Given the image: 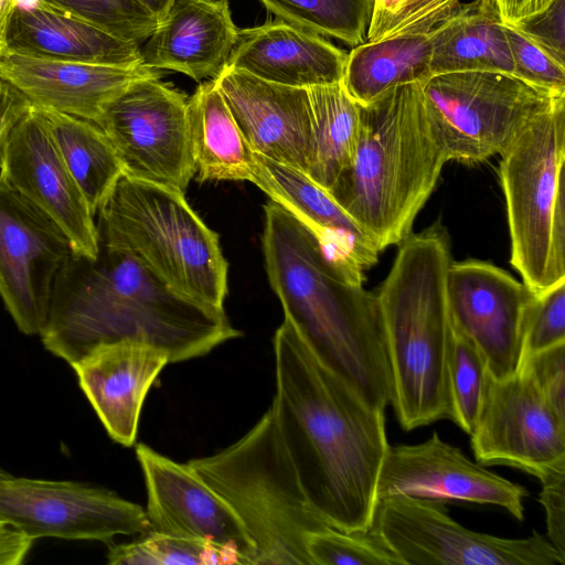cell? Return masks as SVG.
I'll use <instances>...</instances> for the list:
<instances>
[{"instance_id": "obj_1", "label": "cell", "mask_w": 565, "mask_h": 565, "mask_svg": "<svg viewBox=\"0 0 565 565\" xmlns=\"http://www.w3.org/2000/svg\"><path fill=\"white\" fill-rule=\"evenodd\" d=\"M277 425L315 512L331 527L369 531L388 441L384 411L327 367L284 319L273 338Z\"/></svg>"}, {"instance_id": "obj_2", "label": "cell", "mask_w": 565, "mask_h": 565, "mask_svg": "<svg viewBox=\"0 0 565 565\" xmlns=\"http://www.w3.org/2000/svg\"><path fill=\"white\" fill-rule=\"evenodd\" d=\"M40 335L72 365L96 345L125 339L159 347L178 363L242 333L224 308L180 296L129 254L98 241L96 257L74 252L58 270Z\"/></svg>"}, {"instance_id": "obj_3", "label": "cell", "mask_w": 565, "mask_h": 565, "mask_svg": "<svg viewBox=\"0 0 565 565\" xmlns=\"http://www.w3.org/2000/svg\"><path fill=\"white\" fill-rule=\"evenodd\" d=\"M264 212L265 267L285 319L327 367L385 411L393 384L376 294L288 210L269 200Z\"/></svg>"}, {"instance_id": "obj_4", "label": "cell", "mask_w": 565, "mask_h": 565, "mask_svg": "<svg viewBox=\"0 0 565 565\" xmlns=\"http://www.w3.org/2000/svg\"><path fill=\"white\" fill-rule=\"evenodd\" d=\"M422 83L395 87L360 105L353 157L328 191L381 252L412 233L448 161Z\"/></svg>"}, {"instance_id": "obj_5", "label": "cell", "mask_w": 565, "mask_h": 565, "mask_svg": "<svg viewBox=\"0 0 565 565\" xmlns=\"http://www.w3.org/2000/svg\"><path fill=\"white\" fill-rule=\"evenodd\" d=\"M451 263L450 239L441 225L411 233L398 244L376 294L392 375L391 404L405 430L450 416Z\"/></svg>"}, {"instance_id": "obj_6", "label": "cell", "mask_w": 565, "mask_h": 565, "mask_svg": "<svg viewBox=\"0 0 565 565\" xmlns=\"http://www.w3.org/2000/svg\"><path fill=\"white\" fill-rule=\"evenodd\" d=\"M97 214L99 242L129 254L180 296L224 308L228 265L218 235L183 192L124 174Z\"/></svg>"}, {"instance_id": "obj_7", "label": "cell", "mask_w": 565, "mask_h": 565, "mask_svg": "<svg viewBox=\"0 0 565 565\" xmlns=\"http://www.w3.org/2000/svg\"><path fill=\"white\" fill-rule=\"evenodd\" d=\"M188 462L243 522L254 565H312L306 536L329 525L305 494L271 406L238 440Z\"/></svg>"}, {"instance_id": "obj_8", "label": "cell", "mask_w": 565, "mask_h": 565, "mask_svg": "<svg viewBox=\"0 0 565 565\" xmlns=\"http://www.w3.org/2000/svg\"><path fill=\"white\" fill-rule=\"evenodd\" d=\"M511 265L534 294L565 280V97L500 153Z\"/></svg>"}, {"instance_id": "obj_9", "label": "cell", "mask_w": 565, "mask_h": 565, "mask_svg": "<svg viewBox=\"0 0 565 565\" xmlns=\"http://www.w3.org/2000/svg\"><path fill=\"white\" fill-rule=\"evenodd\" d=\"M427 111L447 160L484 161L503 152L565 93L502 72L433 75L422 83Z\"/></svg>"}, {"instance_id": "obj_10", "label": "cell", "mask_w": 565, "mask_h": 565, "mask_svg": "<svg viewBox=\"0 0 565 565\" xmlns=\"http://www.w3.org/2000/svg\"><path fill=\"white\" fill-rule=\"evenodd\" d=\"M370 530L402 565H565L544 535L503 539L462 526L443 500L405 494L377 501Z\"/></svg>"}, {"instance_id": "obj_11", "label": "cell", "mask_w": 565, "mask_h": 565, "mask_svg": "<svg viewBox=\"0 0 565 565\" xmlns=\"http://www.w3.org/2000/svg\"><path fill=\"white\" fill-rule=\"evenodd\" d=\"M188 99L151 76L135 81L107 106L97 125L111 142L125 175L184 193L195 174Z\"/></svg>"}, {"instance_id": "obj_12", "label": "cell", "mask_w": 565, "mask_h": 565, "mask_svg": "<svg viewBox=\"0 0 565 565\" xmlns=\"http://www.w3.org/2000/svg\"><path fill=\"white\" fill-rule=\"evenodd\" d=\"M0 519L32 539L113 542L149 531L146 510L117 493L75 481L17 477L0 468Z\"/></svg>"}, {"instance_id": "obj_13", "label": "cell", "mask_w": 565, "mask_h": 565, "mask_svg": "<svg viewBox=\"0 0 565 565\" xmlns=\"http://www.w3.org/2000/svg\"><path fill=\"white\" fill-rule=\"evenodd\" d=\"M74 253L66 233L0 177V296L21 332H42L54 279Z\"/></svg>"}, {"instance_id": "obj_14", "label": "cell", "mask_w": 565, "mask_h": 565, "mask_svg": "<svg viewBox=\"0 0 565 565\" xmlns=\"http://www.w3.org/2000/svg\"><path fill=\"white\" fill-rule=\"evenodd\" d=\"M470 436L473 455L483 466H511L537 479L565 466V420L523 364L508 377L490 376Z\"/></svg>"}, {"instance_id": "obj_15", "label": "cell", "mask_w": 565, "mask_h": 565, "mask_svg": "<svg viewBox=\"0 0 565 565\" xmlns=\"http://www.w3.org/2000/svg\"><path fill=\"white\" fill-rule=\"evenodd\" d=\"M534 296L490 263H451L447 298L452 327L478 349L491 377L500 380L518 371Z\"/></svg>"}, {"instance_id": "obj_16", "label": "cell", "mask_w": 565, "mask_h": 565, "mask_svg": "<svg viewBox=\"0 0 565 565\" xmlns=\"http://www.w3.org/2000/svg\"><path fill=\"white\" fill-rule=\"evenodd\" d=\"M136 456L147 490L149 531L235 550L254 565L256 547L243 522L191 466L139 443Z\"/></svg>"}, {"instance_id": "obj_17", "label": "cell", "mask_w": 565, "mask_h": 565, "mask_svg": "<svg viewBox=\"0 0 565 565\" xmlns=\"http://www.w3.org/2000/svg\"><path fill=\"white\" fill-rule=\"evenodd\" d=\"M398 494L497 505L522 521L529 492L471 461L434 431L419 444L388 445L379 472L377 501Z\"/></svg>"}, {"instance_id": "obj_18", "label": "cell", "mask_w": 565, "mask_h": 565, "mask_svg": "<svg viewBox=\"0 0 565 565\" xmlns=\"http://www.w3.org/2000/svg\"><path fill=\"white\" fill-rule=\"evenodd\" d=\"M0 177L60 225L74 252L96 257L94 215L33 104L9 134Z\"/></svg>"}, {"instance_id": "obj_19", "label": "cell", "mask_w": 565, "mask_h": 565, "mask_svg": "<svg viewBox=\"0 0 565 565\" xmlns=\"http://www.w3.org/2000/svg\"><path fill=\"white\" fill-rule=\"evenodd\" d=\"M214 82L252 151L306 173L311 141L307 88L267 82L231 67Z\"/></svg>"}, {"instance_id": "obj_20", "label": "cell", "mask_w": 565, "mask_h": 565, "mask_svg": "<svg viewBox=\"0 0 565 565\" xmlns=\"http://www.w3.org/2000/svg\"><path fill=\"white\" fill-rule=\"evenodd\" d=\"M158 76L143 64L116 66L8 53L0 79L33 105L98 124L107 106L135 81Z\"/></svg>"}, {"instance_id": "obj_21", "label": "cell", "mask_w": 565, "mask_h": 565, "mask_svg": "<svg viewBox=\"0 0 565 565\" xmlns=\"http://www.w3.org/2000/svg\"><path fill=\"white\" fill-rule=\"evenodd\" d=\"M169 363L163 349L125 339L94 347L71 366L109 437L131 447L146 396Z\"/></svg>"}, {"instance_id": "obj_22", "label": "cell", "mask_w": 565, "mask_h": 565, "mask_svg": "<svg viewBox=\"0 0 565 565\" xmlns=\"http://www.w3.org/2000/svg\"><path fill=\"white\" fill-rule=\"evenodd\" d=\"M348 52L282 20L238 29L226 67L300 88L339 83Z\"/></svg>"}, {"instance_id": "obj_23", "label": "cell", "mask_w": 565, "mask_h": 565, "mask_svg": "<svg viewBox=\"0 0 565 565\" xmlns=\"http://www.w3.org/2000/svg\"><path fill=\"white\" fill-rule=\"evenodd\" d=\"M237 30L227 0H172L140 49L142 64L214 79L227 65Z\"/></svg>"}, {"instance_id": "obj_24", "label": "cell", "mask_w": 565, "mask_h": 565, "mask_svg": "<svg viewBox=\"0 0 565 565\" xmlns=\"http://www.w3.org/2000/svg\"><path fill=\"white\" fill-rule=\"evenodd\" d=\"M253 183L270 200L307 224L341 266L353 274L377 262L375 242L338 204L332 195L303 171L254 152Z\"/></svg>"}, {"instance_id": "obj_25", "label": "cell", "mask_w": 565, "mask_h": 565, "mask_svg": "<svg viewBox=\"0 0 565 565\" xmlns=\"http://www.w3.org/2000/svg\"><path fill=\"white\" fill-rule=\"evenodd\" d=\"M93 64H142L140 46L121 40L50 4L38 10L14 9L9 53Z\"/></svg>"}, {"instance_id": "obj_26", "label": "cell", "mask_w": 565, "mask_h": 565, "mask_svg": "<svg viewBox=\"0 0 565 565\" xmlns=\"http://www.w3.org/2000/svg\"><path fill=\"white\" fill-rule=\"evenodd\" d=\"M430 76L470 71L514 75V64L504 23L484 0L460 3L429 31Z\"/></svg>"}, {"instance_id": "obj_27", "label": "cell", "mask_w": 565, "mask_h": 565, "mask_svg": "<svg viewBox=\"0 0 565 565\" xmlns=\"http://www.w3.org/2000/svg\"><path fill=\"white\" fill-rule=\"evenodd\" d=\"M188 131L199 181H253L254 152L214 79L201 83L189 97Z\"/></svg>"}, {"instance_id": "obj_28", "label": "cell", "mask_w": 565, "mask_h": 565, "mask_svg": "<svg viewBox=\"0 0 565 565\" xmlns=\"http://www.w3.org/2000/svg\"><path fill=\"white\" fill-rule=\"evenodd\" d=\"M429 31L382 41H365L348 52L341 84L349 96L365 106L386 92L430 77Z\"/></svg>"}, {"instance_id": "obj_29", "label": "cell", "mask_w": 565, "mask_h": 565, "mask_svg": "<svg viewBox=\"0 0 565 565\" xmlns=\"http://www.w3.org/2000/svg\"><path fill=\"white\" fill-rule=\"evenodd\" d=\"M38 108L95 216L125 174L111 142L103 129L93 121L52 109Z\"/></svg>"}, {"instance_id": "obj_30", "label": "cell", "mask_w": 565, "mask_h": 565, "mask_svg": "<svg viewBox=\"0 0 565 565\" xmlns=\"http://www.w3.org/2000/svg\"><path fill=\"white\" fill-rule=\"evenodd\" d=\"M311 141L306 174L327 191L350 163L359 136L360 105L341 82L307 88Z\"/></svg>"}, {"instance_id": "obj_31", "label": "cell", "mask_w": 565, "mask_h": 565, "mask_svg": "<svg viewBox=\"0 0 565 565\" xmlns=\"http://www.w3.org/2000/svg\"><path fill=\"white\" fill-rule=\"evenodd\" d=\"M279 20L352 47L366 41L373 0H259Z\"/></svg>"}, {"instance_id": "obj_32", "label": "cell", "mask_w": 565, "mask_h": 565, "mask_svg": "<svg viewBox=\"0 0 565 565\" xmlns=\"http://www.w3.org/2000/svg\"><path fill=\"white\" fill-rule=\"evenodd\" d=\"M107 545L109 565H244L233 548L151 531L129 543Z\"/></svg>"}, {"instance_id": "obj_33", "label": "cell", "mask_w": 565, "mask_h": 565, "mask_svg": "<svg viewBox=\"0 0 565 565\" xmlns=\"http://www.w3.org/2000/svg\"><path fill=\"white\" fill-rule=\"evenodd\" d=\"M489 380L490 374L478 349L452 327L448 360L449 419L469 435L477 425Z\"/></svg>"}, {"instance_id": "obj_34", "label": "cell", "mask_w": 565, "mask_h": 565, "mask_svg": "<svg viewBox=\"0 0 565 565\" xmlns=\"http://www.w3.org/2000/svg\"><path fill=\"white\" fill-rule=\"evenodd\" d=\"M51 7L79 18L121 40L140 44L159 21L138 0H45Z\"/></svg>"}, {"instance_id": "obj_35", "label": "cell", "mask_w": 565, "mask_h": 565, "mask_svg": "<svg viewBox=\"0 0 565 565\" xmlns=\"http://www.w3.org/2000/svg\"><path fill=\"white\" fill-rule=\"evenodd\" d=\"M306 550L312 565H402L371 530L345 532L327 526L307 534Z\"/></svg>"}, {"instance_id": "obj_36", "label": "cell", "mask_w": 565, "mask_h": 565, "mask_svg": "<svg viewBox=\"0 0 565 565\" xmlns=\"http://www.w3.org/2000/svg\"><path fill=\"white\" fill-rule=\"evenodd\" d=\"M459 4L460 0H373L366 41L426 33Z\"/></svg>"}, {"instance_id": "obj_37", "label": "cell", "mask_w": 565, "mask_h": 565, "mask_svg": "<svg viewBox=\"0 0 565 565\" xmlns=\"http://www.w3.org/2000/svg\"><path fill=\"white\" fill-rule=\"evenodd\" d=\"M515 77L541 88L565 93V57L520 25L505 24Z\"/></svg>"}, {"instance_id": "obj_38", "label": "cell", "mask_w": 565, "mask_h": 565, "mask_svg": "<svg viewBox=\"0 0 565 565\" xmlns=\"http://www.w3.org/2000/svg\"><path fill=\"white\" fill-rule=\"evenodd\" d=\"M562 343H565V280L535 294L527 316L521 361Z\"/></svg>"}, {"instance_id": "obj_39", "label": "cell", "mask_w": 565, "mask_h": 565, "mask_svg": "<svg viewBox=\"0 0 565 565\" xmlns=\"http://www.w3.org/2000/svg\"><path fill=\"white\" fill-rule=\"evenodd\" d=\"M521 364L529 369L545 399L565 420V343L530 355Z\"/></svg>"}, {"instance_id": "obj_40", "label": "cell", "mask_w": 565, "mask_h": 565, "mask_svg": "<svg viewBox=\"0 0 565 565\" xmlns=\"http://www.w3.org/2000/svg\"><path fill=\"white\" fill-rule=\"evenodd\" d=\"M542 489L539 501L546 515V537L565 556V466L539 478Z\"/></svg>"}, {"instance_id": "obj_41", "label": "cell", "mask_w": 565, "mask_h": 565, "mask_svg": "<svg viewBox=\"0 0 565 565\" xmlns=\"http://www.w3.org/2000/svg\"><path fill=\"white\" fill-rule=\"evenodd\" d=\"M564 2L565 0H555L543 13L520 25L563 57H565Z\"/></svg>"}, {"instance_id": "obj_42", "label": "cell", "mask_w": 565, "mask_h": 565, "mask_svg": "<svg viewBox=\"0 0 565 565\" xmlns=\"http://www.w3.org/2000/svg\"><path fill=\"white\" fill-rule=\"evenodd\" d=\"M31 106L26 97L0 79V167L10 131Z\"/></svg>"}, {"instance_id": "obj_43", "label": "cell", "mask_w": 565, "mask_h": 565, "mask_svg": "<svg viewBox=\"0 0 565 565\" xmlns=\"http://www.w3.org/2000/svg\"><path fill=\"white\" fill-rule=\"evenodd\" d=\"M492 4L503 23L524 24L548 9L555 0H484Z\"/></svg>"}, {"instance_id": "obj_44", "label": "cell", "mask_w": 565, "mask_h": 565, "mask_svg": "<svg viewBox=\"0 0 565 565\" xmlns=\"http://www.w3.org/2000/svg\"><path fill=\"white\" fill-rule=\"evenodd\" d=\"M34 539L0 519V565H19L30 552Z\"/></svg>"}, {"instance_id": "obj_45", "label": "cell", "mask_w": 565, "mask_h": 565, "mask_svg": "<svg viewBox=\"0 0 565 565\" xmlns=\"http://www.w3.org/2000/svg\"><path fill=\"white\" fill-rule=\"evenodd\" d=\"M14 9V0H0V57L9 53V29Z\"/></svg>"}, {"instance_id": "obj_46", "label": "cell", "mask_w": 565, "mask_h": 565, "mask_svg": "<svg viewBox=\"0 0 565 565\" xmlns=\"http://www.w3.org/2000/svg\"><path fill=\"white\" fill-rule=\"evenodd\" d=\"M146 7L158 21H160L167 13L172 0H138Z\"/></svg>"}, {"instance_id": "obj_47", "label": "cell", "mask_w": 565, "mask_h": 565, "mask_svg": "<svg viewBox=\"0 0 565 565\" xmlns=\"http://www.w3.org/2000/svg\"><path fill=\"white\" fill-rule=\"evenodd\" d=\"M211 1H221V0H211Z\"/></svg>"}]
</instances>
